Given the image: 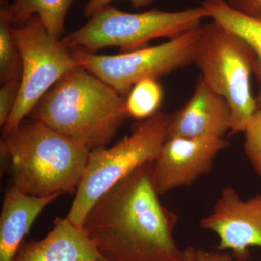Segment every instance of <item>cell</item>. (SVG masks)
Instances as JSON below:
<instances>
[{
    "mask_svg": "<svg viewBox=\"0 0 261 261\" xmlns=\"http://www.w3.org/2000/svg\"><path fill=\"white\" fill-rule=\"evenodd\" d=\"M13 261H105L83 228L57 218L42 240L22 244Z\"/></svg>",
    "mask_w": 261,
    "mask_h": 261,
    "instance_id": "7c38bea8",
    "label": "cell"
},
{
    "mask_svg": "<svg viewBox=\"0 0 261 261\" xmlns=\"http://www.w3.org/2000/svg\"><path fill=\"white\" fill-rule=\"evenodd\" d=\"M211 18L246 43L255 56L254 74L261 83V21L249 18L231 8L226 0H202Z\"/></svg>",
    "mask_w": 261,
    "mask_h": 261,
    "instance_id": "5bb4252c",
    "label": "cell"
},
{
    "mask_svg": "<svg viewBox=\"0 0 261 261\" xmlns=\"http://www.w3.org/2000/svg\"><path fill=\"white\" fill-rule=\"evenodd\" d=\"M200 226L217 235L219 251L231 250L236 261H248L250 247L261 248V195L243 200L233 187H225Z\"/></svg>",
    "mask_w": 261,
    "mask_h": 261,
    "instance_id": "9c48e42d",
    "label": "cell"
},
{
    "mask_svg": "<svg viewBox=\"0 0 261 261\" xmlns=\"http://www.w3.org/2000/svg\"><path fill=\"white\" fill-rule=\"evenodd\" d=\"M244 133L245 153L261 177V110H257L252 116Z\"/></svg>",
    "mask_w": 261,
    "mask_h": 261,
    "instance_id": "ac0fdd59",
    "label": "cell"
},
{
    "mask_svg": "<svg viewBox=\"0 0 261 261\" xmlns=\"http://www.w3.org/2000/svg\"><path fill=\"white\" fill-rule=\"evenodd\" d=\"M201 25L159 45L113 56L97 55L81 47L70 50L77 65L126 98L141 80H158L193 63Z\"/></svg>",
    "mask_w": 261,
    "mask_h": 261,
    "instance_id": "52a82bcc",
    "label": "cell"
},
{
    "mask_svg": "<svg viewBox=\"0 0 261 261\" xmlns=\"http://www.w3.org/2000/svg\"><path fill=\"white\" fill-rule=\"evenodd\" d=\"M230 146L222 137H170L152 164V178L160 195L189 186L214 169L218 154Z\"/></svg>",
    "mask_w": 261,
    "mask_h": 261,
    "instance_id": "30bf717a",
    "label": "cell"
},
{
    "mask_svg": "<svg viewBox=\"0 0 261 261\" xmlns=\"http://www.w3.org/2000/svg\"><path fill=\"white\" fill-rule=\"evenodd\" d=\"M90 150L70 137L27 117L0 141L3 168L13 185L36 197L75 193Z\"/></svg>",
    "mask_w": 261,
    "mask_h": 261,
    "instance_id": "7a4b0ae2",
    "label": "cell"
},
{
    "mask_svg": "<svg viewBox=\"0 0 261 261\" xmlns=\"http://www.w3.org/2000/svg\"><path fill=\"white\" fill-rule=\"evenodd\" d=\"M153 162L116 183L95 202L82 228L105 261H182L173 237L178 216L163 206Z\"/></svg>",
    "mask_w": 261,
    "mask_h": 261,
    "instance_id": "6da1fadb",
    "label": "cell"
},
{
    "mask_svg": "<svg viewBox=\"0 0 261 261\" xmlns=\"http://www.w3.org/2000/svg\"><path fill=\"white\" fill-rule=\"evenodd\" d=\"M197 261H233L231 254L228 252L218 251L209 252L199 249L197 250Z\"/></svg>",
    "mask_w": 261,
    "mask_h": 261,
    "instance_id": "7402d4cb",
    "label": "cell"
},
{
    "mask_svg": "<svg viewBox=\"0 0 261 261\" xmlns=\"http://www.w3.org/2000/svg\"><path fill=\"white\" fill-rule=\"evenodd\" d=\"M171 117L159 111L135 123L130 135L113 147L90 151L67 215L72 224L82 228L89 211L108 190L137 168L153 162L167 140Z\"/></svg>",
    "mask_w": 261,
    "mask_h": 261,
    "instance_id": "277c9868",
    "label": "cell"
},
{
    "mask_svg": "<svg viewBox=\"0 0 261 261\" xmlns=\"http://www.w3.org/2000/svg\"><path fill=\"white\" fill-rule=\"evenodd\" d=\"M211 13L203 6L168 12L152 9L129 13L108 5L88 22L62 38L68 48L81 47L95 53L110 47L130 51L145 47L152 39H171L196 27Z\"/></svg>",
    "mask_w": 261,
    "mask_h": 261,
    "instance_id": "8992f818",
    "label": "cell"
},
{
    "mask_svg": "<svg viewBox=\"0 0 261 261\" xmlns=\"http://www.w3.org/2000/svg\"><path fill=\"white\" fill-rule=\"evenodd\" d=\"M74 0H13L7 7L13 27H21L32 15H37L48 33L61 39L67 13Z\"/></svg>",
    "mask_w": 261,
    "mask_h": 261,
    "instance_id": "9a60e30c",
    "label": "cell"
},
{
    "mask_svg": "<svg viewBox=\"0 0 261 261\" xmlns=\"http://www.w3.org/2000/svg\"><path fill=\"white\" fill-rule=\"evenodd\" d=\"M182 261H197V250L192 246H187L184 250V258Z\"/></svg>",
    "mask_w": 261,
    "mask_h": 261,
    "instance_id": "603a6c76",
    "label": "cell"
},
{
    "mask_svg": "<svg viewBox=\"0 0 261 261\" xmlns=\"http://www.w3.org/2000/svg\"><path fill=\"white\" fill-rule=\"evenodd\" d=\"M255 101H256L257 107L258 110H261V88L259 91L256 97H255Z\"/></svg>",
    "mask_w": 261,
    "mask_h": 261,
    "instance_id": "cb8c5ba5",
    "label": "cell"
},
{
    "mask_svg": "<svg viewBox=\"0 0 261 261\" xmlns=\"http://www.w3.org/2000/svg\"><path fill=\"white\" fill-rule=\"evenodd\" d=\"M29 117L93 151L107 147L128 116L126 97L77 65L43 95Z\"/></svg>",
    "mask_w": 261,
    "mask_h": 261,
    "instance_id": "3957f363",
    "label": "cell"
},
{
    "mask_svg": "<svg viewBox=\"0 0 261 261\" xmlns=\"http://www.w3.org/2000/svg\"><path fill=\"white\" fill-rule=\"evenodd\" d=\"M11 33L20 51L23 70L18 100L3 128V137L16 128L43 95L78 65L70 48L48 33L37 15L21 27H12Z\"/></svg>",
    "mask_w": 261,
    "mask_h": 261,
    "instance_id": "ba28073f",
    "label": "cell"
},
{
    "mask_svg": "<svg viewBox=\"0 0 261 261\" xmlns=\"http://www.w3.org/2000/svg\"><path fill=\"white\" fill-rule=\"evenodd\" d=\"M20 80L8 81L0 88V126L4 127L14 109L19 95Z\"/></svg>",
    "mask_w": 261,
    "mask_h": 261,
    "instance_id": "d6986e66",
    "label": "cell"
},
{
    "mask_svg": "<svg viewBox=\"0 0 261 261\" xmlns=\"http://www.w3.org/2000/svg\"><path fill=\"white\" fill-rule=\"evenodd\" d=\"M113 0H89L84 8V16L91 18L109 5ZM136 9L146 8L153 3L154 0H128Z\"/></svg>",
    "mask_w": 261,
    "mask_h": 261,
    "instance_id": "44dd1931",
    "label": "cell"
},
{
    "mask_svg": "<svg viewBox=\"0 0 261 261\" xmlns=\"http://www.w3.org/2000/svg\"><path fill=\"white\" fill-rule=\"evenodd\" d=\"M28 195L14 185L5 192L0 214V261H13L22 242L45 207L61 196Z\"/></svg>",
    "mask_w": 261,
    "mask_h": 261,
    "instance_id": "4fadbf2b",
    "label": "cell"
},
{
    "mask_svg": "<svg viewBox=\"0 0 261 261\" xmlns=\"http://www.w3.org/2000/svg\"><path fill=\"white\" fill-rule=\"evenodd\" d=\"M226 2L238 13L261 21V0H226Z\"/></svg>",
    "mask_w": 261,
    "mask_h": 261,
    "instance_id": "ffe728a7",
    "label": "cell"
},
{
    "mask_svg": "<svg viewBox=\"0 0 261 261\" xmlns=\"http://www.w3.org/2000/svg\"><path fill=\"white\" fill-rule=\"evenodd\" d=\"M231 126L232 110L229 103L201 78L188 102L171 115L168 138H224Z\"/></svg>",
    "mask_w": 261,
    "mask_h": 261,
    "instance_id": "8fae6325",
    "label": "cell"
},
{
    "mask_svg": "<svg viewBox=\"0 0 261 261\" xmlns=\"http://www.w3.org/2000/svg\"><path fill=\"white\" fill-rule=\"evenodd\" d=\"M163 99L162 87L157 80L145 79L132 87L126 98L128 117L144 120L160 111Z\"/></svg>",
    "mask_w": 261,
    "mask_h": 261,
    "instance_id": "e0dca14e",
    "label": "cell"
},
{
    "mask_svg": "<svg viewBox=\"0 0 261 261\" xmlns=\"http://www.w3.org/2000/svg\"><path fill=\"white\" fill-rule=\"evenodd\" d=\"M7 0H0V81L1 83L21 80V57L12 36L11 22L8 17Z\"/></svg>",
    "mask_w": 261,
    "mask_h": 261,
    "instance_id": "2e32d148",
    "label": "cell"
},
{
    "mask_svg": "<svg viewBox=\"0 0 261 261\" xmlns=\"http://www.w3.org/2000/svg\"><path fill=\"white\" fill-rule=\"evenodd\" d=\"M255 62L253 53L238 35L213 20L201 25L193 63L202 80L229 103L231 135L244 132L258 110L250 85Z\"/></svg>",
    "mask_w": 261,
    "mask_h": 261,
    "instance_id": "5b68a950",
    "label": "cell"
}]
</instances>
